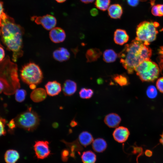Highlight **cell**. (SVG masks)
<instances>
[{
    "label": "cell",
    "instance_id": "1",
    "mask_svg": "<svg viewBox=\"0 0 163 163\" xmlns=\"http://www.w3.org/2000/svg\"><path fill=\"white\" fill-rule=\"evenodd\" d=\"M24 30L16 24L14 20L4 12L0 18V36L7 49L12 52V59L14 62L21 57L23 37Z\"/></svg>",
    "mask_w": 163,
    "mask_h": 163
},
{
    "label": "cell",
    "instance_id": "2",
    "mask_svg": "<svg viewBox=\"0 0 163 163\" xmlns=\"http://www.w3.org/2000/svg\"><path fill=\"white\" fill-rule=\"evenodd\" d=\"M149 44L135 39L126 45L118 54L120 62L128 74L133 73L140 63L150 59L152 53Z\"/></svg>",
    "mask_w": 163,
    "mask_h": 163
},
{
    "label": "cell",
    "instance_id": "3",
    "mask_svg": "<svg viewBox=\"0 0 163 163\" xmlns=\"http://www.w3.org/2000/svg\"><path fill=\"white\" fill-rule=\"evenodd\" d=\"M160 71L158 66L150 59L142 62L135 70L140 79L144 82L154 81L158 78Z\"/></svg>",
    "mask_w": 163,
    "mask_h": 163
},
{
    "label": "cell",
    "instance_id": "4",
    "mask_svg": "<svg viewBox=\"0 0 163 163\" xmlns=\"http://www.w3.org/2000/svg\"><path fill=\"white\" fill-rule=\"evenodd\" d=\"M14 120L17 126L28 131L35 130L40 121L38 115L31 107L19 114Z\"/></svg>",
    "mask_w": 163,
    "mask_h": 163
},
{
    "label": "cell",
    "instance_id": "5",
    "mask_svg": "<svg viewBox=\"0 0 163 163\" xmlns=\"http://www.w3.org/2000/svg\"><path fill=\"white\" fill-rule=\"evenodd\" d=\"M21 80L29 85H37L42 81L43 75L39 66L33 62H30L23 66L20 72Z\"/></svg>",
    "mask_w": 163,
    "mask_h": 163
},
{
    "label": "cell",
    "instance_id": "6",
    "mask_svg": "<svg viewBox=\"0 0 163 163\" xmlns=\"http://www.w3.org/2000/svg\"><path fill=\"white\" fill-rule=\"evenodd\" d=\"M159 26V24L156 22L145 21L141 22L136 27L135 39L150 43L156 39L158 33L157 27Z\"/></svg>",
    "mask_w": 163,
    "mask_h": 163
},
{
    "label": "cell",
    "instance_id": "7",
    "mask_svg": "<svg viewBox=\"0 0 163 163\" xmlns=\"http://www.w3.org/2000/svg\"><path fill=\"white\" fill-rule=\"evenodd\" d=\"M31 20L38 24L41 25L45 29L51 30L55 27L57 21L56 18L50 14H46L42 16H33Z\"/></svg>",
    "mask_w": 163,
    "mask_h": 163
},
{
    "label": "cell",
    "instance_id": "8",
    "mask_svg": "<svg viewBox=\"0 0 163 163\" xmlns=\"http://www.w3.org/2000/svg\"><path fill=\"white\" fill-rule=\"evenodd\" d=\"M49 145V142L46 141H35L34 145V149L37 158L43 159L50 155V151Z\"/></svg>",
    "mask_w": 163,
    "mask_h": 163
},
{
    "label": "cell",
    "instance_id": "9",
    "mask_svg": "<svg viewBox=\"0 0 163 163\" xmlns=\"http://www.w3.org/2000/svg\"><path fill=\"white\" fill-rule=\"evenodd\" d=\"M130 132L127 128L123 126L117 127L113 133L114 140L119 143L125 142L128 139Z\"/></svg>",
    "mask_w": 163,
    "mask_h": 163
},
{
    "label": "cell",
    "instance_id": "10",
    "mask_svg": "<svg viewBox=\"0 0 163 163\" xmlns=\"http://www.w3.org/2000/svg\"><path fill=\"white\" fill-rule=\"evenodd\" d=\"M49 37L51 41L55 43H59L64 41L66 34L64 30L61 28L55 27L50 30Z\"/></svg>",
    "mask_w": 163,
    "mask_h": 163
},
{
    "label": "cell",
    "instance_id": "11",
    "mask_svg": "<svg viewBox=\"0 0 163 163\" xmlns=\"http://www.w3.org/2000/svg\"><path fill=\"white\" fill-rule=\"evenodd\" d=\"M45 88L47 94L51 96L58 95L62 90L61 84L56 81L48 82L45 85Z\"/></svg>",
    "mask_w": 163,
    "mask_h": 163
},
{
    "label": "cell",
    "instance_id": "12",
    "mask_svg": "<svg viewBox=\"0 0 163 163\" xmlns=\"http://www.w3.org/2000/svg\"><path fill=\"white\" fill-rule=\"evenodd\" d=\"M129 39V36L125 30L118 29L114 31L113 40L115 43L122 45L126 43Z\"/></svg>",
    "mask_w": 163,
    "mask_h": 163
},
{
    "label": "cell",
    "instance_id": "13",
    "mask_svg": "<svg viewBox=\"0 0 163 163\" xmlns=\"http://www.w3.org/2000/svg\"><path fill=\"white\" fill-rule=\"evenodd\" d=\"M120 117L115 113H110L105 117L104 121L109 127L114 128L117 127L121 121Z\"/></svg>",
    "mask_w": 163,
    "mask_h": 163
},
{
    "label": "cell",
    "instance_id": "14",
    "mask_svg": "<svg viewBox=\"0 0 163 163\" xmlns=\"http://www.w3.org/2000/svg\"><path fill=\"white\" fill-rule=\"evenodd\" d=\"M54 59L60 62L66 61L69 59L70 54L66 48L61 47L54 50L53 54Z\"/></svg>",
    "mask_w": 163,
    "mask_h": 163
},
{
    "label": "cell",
    "instance_id": "15",
    "mask_svg": "<svg viewBox=\"0 0 163 163\" xmlns=\"http://www.w3.org/2000/svg\"><path fill=\"white\" fill-rule=\"evenodd\" d=\"M77 85L74 81L68 79L65 81L62 86V91L64 95L70 96L76 91Z\"/></svg>",
    "mask_w": 163,
    "mask_h": 163
},
{
    "label": "cell",
    "instance_id": "16",
    "mask_svg": "<svg viewBox=\"0 0 163 163\" xmlns=\"http://www.w3.org/2000/svg\"><path fill=\"white\" fill-rule=\"evenodd\" d=\"M46 96L47 93L46 90L42 88H38L33 90L30 94L31 99L36 103L43 101Z\"/></svg>",
    "mask_w": 163,
    "mask_h": 163
},
{
    "label": "cell",
    "instance_id": "17",
    "mask_svg": "<svg viewBox=\"0 0 163 163\" xmlns=\"http://www.w3.org/2000/svg\"><path fill=\"white\" fill-rule=\"evenodd\" d=\"M109 16L113 19L120 18L123 13L122 7L120 4H114L109 6L108 9Z\"/></svg>",
    "mask_w": 163,
    "mask_h": 163
},
{
    "label": "cell",
    "instance_id": "18",
    "mask_svg": "<svg viewBox=\"0 0 163 163\" xmlns=\"http://www.w3.org/2000/svg\"><path fill=\"white\" fill-rule=\"evenodd\" d=\"M102 55V52L97 48H91L88 49L86 53V57L87 62H92L97 60Z\"/></svg>",
    "mask_w": 163,
    "mask_h": 163
},
{
    "label": "cell",
    "instance_id": "19",
    "mask_svg": "<svg viewBox=\"0 0 163 163\" xmlns=\"http://www.w3.org/2000/svg\"><path fill=\"white\" fill-rule=\"evenodd\" d=\"M78 140L81 145L84 147L90 145L94 140L92 135L86 131H83L79 134Z\"/></svg>",
    "mask_w": 163,
    "mask_h": 163
},
{
    "label": "cell",
    "instance_id": "20",
    "mask_svg": "<svg viewBox=\"0 0 163 163\" xmlns=\"http://www.w3.org/2000/svg\"><path fill=\"white\" fill-rule=\"evenodd\" d=\"M107 147L105 140L102 138H98L93 140L92 142V147L96 152H102L104 151Z\"/></svg>",
    "mask_w": 163,
    "mask_h": 163
},
{
    "label": "cell",
    "instance_id": "21",
    "mask_svg": "<svg viewBox=\"0 0 163 163\" xmlns=\"http://www.w3.org/2000/svg\"><path fill=\"white\" fill-rule=\"evenodd\" d=\"M20 155L18 152L14 149L7 150L4 155V159L6 163H15L18 160Z\"/></svg>",
    "mask_w": 163,
    "mask_h": 163
},
{
    "label": "cell",
    "instance_id": "22",
    "mask_svg": "<svg viewBox=\"0 0 163 163\" xmlns=\"http://www.w3.org/2000/svg\"><path fill=\"white\" fill-rule=\"evenodd\" d=\"M118 56V55L113 50L107 49L103 53V59L106 62L111 63L115 61Z\"/></svg>",
    "mask_w": 163,
    "mask_h": 163
},
{
    "label": "cell",
    "instance_id": "23",
    "mask_svg": "<svg viewBox=\"0 0 163 163\" xmlns=\"http://www.w3.org/2000/svg\"><path fill=\"white\" fill-rule=\"evenodd\" d=\"M81 159L83 163H95L96 160V156L92 151H87L83 152Z\"/></svg>",
    "mask_w": 163,
    "mask_h": 163
},
{
    "label": "cell",
    "instance_id": "24",
    "mask_svg": "<svg viewBox=\"0 0 163 163\" xmlns=\"http://www.w3.org/2000/svg\"><path fill=\"white\" fill-rule=\"evenodd\" d=\"M112 79L115 82L121 86H127L129 84L128 77L124 73L114 75L112 76Z\"/></svg>",
    "mask_w": 163,
    "mask_h": 163
},
{
    "label": "cell",
    "instance_id": "25",
    "mask_svg": "<svg viewBox=\"0 0 163 163\" xmlns=\"http://www.w3.org/2000/svg\"><path fill=\"white\" fill-rule=\"evenodd\" d=\"M110 3V0H96L94 3L97 8L102 11L108 9Z\"/></svg>",
    "mask_w": 163,
    "mask_h": 163
},
{
    "label": "cell",
    "instance_id": "26",
    "mask_svg": "<svg viewBox=\"0 0 163 163\" xmlns=\"http://www.w3.org/2000/svg\"><path fill=\"white\" fill-rule=\"evenodd\" d=\"M80 97L83 99H88L91 98L93 95L94 91L90 88H82L79 91Z\"/></svg>",
    "mask_w": 163,
    "mask_h": 163
},
{
    "label": "cell",
    "instance_id": "27",
    "mask_svg": "<svg viewBox=\"0 0 163 163\" xmlns=\"http://www.w3.org/2000/svg\"><path fill=\"white\" fill-rule=\"evenodd\" d=\"M27 94L25 90L23 89H18L15 92V97L16 101L19 102L23 101Z\"/></svg>",
    "mask_w": 163,
    "mask_h": 163
},
{
    "label": "cell",
    "instance_id": "28",
    "mask_svg": "<svg viewBox=\"0 0 163 163\" xmlns=\"http://www.w3.org/2000/svg\"><path fill=\"white\" fill-rule=\"evenodd\" d=\"M146 94L149 98L154 99L157 96L158 92L156 88L154 86L151 85L149 86L147 88Z\"/></svg>",
    "mask_w": 163,
    "mask_h": 163
},
{
    "label": "cell",
    "instance_id": "29",
    "mask_svg": "<svg viewBox=\"0 0 163 163\" xmlns=\"http://www.w3.org/2000/svg\"><path fill=\"white\" fill-rule=\"evenodd\" d=\"M158 59L160 71L163 74V46H161L158 49Z\"/></svg>",
    "mask_w": 163,
    "mask_h": 163
},
{
    "label": "cell",
    "instance_id": "30",
    "mask_svg": "<svg viewBox=\"0 0 163 163\" xmlns=\"http://www.w3.org/2000/svg\"><path fill=\"white\" fill-rule=\"evenodd\" d=\"M6 123V120L0 117V137L5 135L6 133L5 129Z\"/></svg>",
    "mask_w": 163,
    "mask_h": 163
},
{
    "label": "cell",
    "instance_id": "31",
    "mask_svg": "<svg viewBox=\"0 0 163 163\" xmlns=\"http://www.w3.org/2000/svg\"><path fill=\"white\" fill-rule=\"evenodd\" d=\"M157 89L161 93H163V77L158 78L156 82Z\"/></svg>",
    "mask_w": 163,
    "mask_h": 163
},
{
    "label": "cell",
    "instance_id": "32",
    "mask_svg": "<svg viewBox=\"0 0 163 163\" xmlns=\"http://www.w3.org/2000/svg\"><path fill=\"white\" fill-rule=\"evenodd\" d=\"M7 125L11 132L13 131L17 126L14 119H12L11 120Z\"/></svg>",
    "mask_w": 163,
    "mask_h": 163
},
{
    "label": "cell",
    "instance_id": "33",
    "mask_svg": "<svg viewBox=\"0 0 163 163\" xmlns=\"http://www.w3.org/2000/svg\"><path fill=\"white\" fill-rule=\"evenodd\" d=\"M151 12L154 16H159L158 9L157 5L153 6L152 8Z\"/></svg>",
    "mask_w": 163,
    "mask_h": 163
},
{
    "label": "cell",
    "instance_id": "34",
    "mask_svg": "<svg viewBox=\"0 0 163 163\" xmlns=\"http://www.w3.org/2000/svg\"><path fill=\"white\" fill-rule=\"evenodd\" d=\"M128 4L132 7L136 6L139 3V0H126Z\"/></svg>",
    "mask_w": 163,
    "mask_h": 163
},
{
    "label": "cell",
    "instance_id": "35",
    "mask_svg": "<svg viewBox=\"0 0 163 163\" xmlns=\"http://www.w3.org/2000/svg\"><path fill=\"white\" fill-rule=\"evenodd\" d=\"M5 56V50L1 44H0V62L3 60Z\"/></svg>",
    "mask_w": 163,
    "mask_h": 163
},
{
    "label": "cell",
    "instance_id": "36",
    "mask_svg": "<svg viewBox=\"0 0 163 163\" xmlns=\"http://www.w3.org/2000/svg\"><path fill=\"white\" fill-rule=\"evenodd\" d=\"M158 9L159 16H163V4L157 5Z\"/></svg>",
    "mask_w": 163,
    "mask_h": 163
},
{
    "label": "cell",
    "instance_id": "37",
    "mask_svg": "<svg viewBox=\"0 0 163 163\" xmlns=\"http://www.w3.org/2000/svg\"><path fill=\"white\" fill-rule=\"evenodd\" d=\"M91 14L93 16H95L98 14V10L95 8L91 9L90 11Z\"/></svg>",
    "mask_w": 163,
    "mask_h": 163
},
{
    "label": "cell",
    "instance_id": "38",
    "mask_svg": "<svg viewBox=\"0 0 163 163\" xmlns=\"http://www.w3.org/2000/svg\"><path fill=\"white\" fill-rule=\"evenodd\" d=\"M4 11L3 2L0 1V18L3 14L4 12Z\"/></svg>",
    "mask_w": 163,
    "mask_h": 163
},
{
    "label": "cell",
    "instance_id": "39",
    "mask_svg": "<svg viewBox=\"0 0 163 163\" xmlns=\"http://www.w3.org/2000/svg\"><path fill=\"white\" fill-rule=\"evenodd\" d=\"M145 153L147 156L150 157L152 155V152L150 150H145Z\"/></svg>",
    "mask_w": 163,
    "mask_h": 163
},
{
    "label": "cell",
    "instance_id": "40",
    "mask_svg": "<svg viewBox=\"0 0 163 163\" xmlns=\"http://www.w3.org/2000/svg\"><path fill=\"white\" fill-rule=\"evenodd\" d=\"M77 125V123L74 119L72 120L70 123V126L72 127H75Z\"/></svg>",
    "mask_w": 163,
    "mask_h": 163
},
{
    "label": "cell",
    "instance_id": "41",
    "mask_svg": "<svg viewBox=\"0 0 163 163\" xmlns=\"http://www.w3.org/2000/svg\"><path fill=\"white\" fill-rule=\"evenodd\" d=\"M81 1L85 4H88L92 3L93 2L94 0H80Z\"/></svg>",
    "mask_w": 163,
    "mask_h": 163
},
{
    "label": "cell",
    "instance_id": "42",
    "mask_svg": "<svg viewBox=\"0 0 163 163\" xmlns=\"http://www.w3.org/2000/svg\"><path fill=\"white\" fill-rule=\"evenodd\" d=\"M36 85L35 84H31L29 85L30 88L33 90H34L36 88Z\"/></svg>",
    "mask_w": 163,
    "mask_h": 163
},
{
    "label": "cell",
    "instance_id": "43",
    "mask_svg": "<svg viewBox=\"0 0 163 163\" xmlns=\"http://www.w3.org/2000/svg\"><path fill=\"white\" fill-rule=\"evenodd\" d=\"M160 142L163 145V132L161 135V138L160 139Z\"/></svg>",
    "mask_w": 163,
    "mask_h": 163
},
{
    "label": "cell",
    "instance_id": "44",
    "mask_svg": "<svg viewBox=\"0 0 163 163\" xmlns=\"http://www.w3.org/2000/svg\"><path fill=\"white\" fill-rule=\"evenodd\" d=\"M57 2L61 3L65 2L66 0H55Z\"/></svg>",
    "mask_w": 163,
    "mask_h": 163
}]
</instances>
